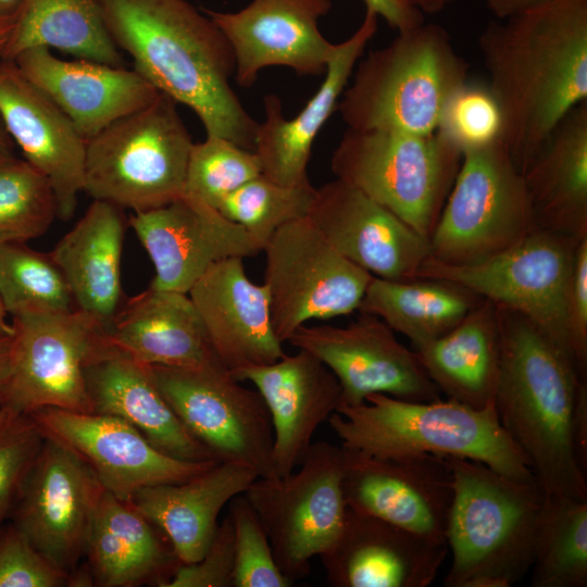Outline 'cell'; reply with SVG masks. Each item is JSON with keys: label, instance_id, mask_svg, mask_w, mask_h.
Instances as JSON below:
<instances>
[{"label": "cell", "instance_id": "836d02e7", "mask_svg": "<svg viewBox=\"0 0 587 587\" xmlns=\"http://www.w3.org/2000/svg\"><path fill=\"white\" fill-rule=\"evenodd\" d=\"M449 399L482 410L495 404L501 360L498 308L483 300L445 335L414 350Z\"/></svg>", "mask_w": 587, "mask_h": 587}, {"label": "cell", "instance_id": "db71d44e", "mask_svg": "<svg viewBox=\"0 0 587 587\" xmlns=\"http://www.w3.org/2000/svg\"><path fill=\"white\" fill-rule=\"evenodd\" d=\"M25 0H0V17L15 18Z\"/></svg>", "mask_w": 587, "mask_h": 587}, {"label": "cell", "instance_id": "7bdbcfd3", "mask_svg": "<svg viewBox=\"0 0 587 587\" xmlns=\"http://www.w3.org/2000/svg\"><path fill=\"white\" fill-rule=\"evenodd\" d=\"M502 118L488 84L466 80L448 101L438 132L461 152L500 139Z\"/></svg>", "mask_w": 587, "mask_h": 587}, {"label": "cell", "instance_id": "30bf717a", "mask_svg": "<svg viewBox=\"0 0 587 587\" xmlns=\"http://www.w3.org/2000/svg\"><path fill=\"white\" fill-rule=\"evenodd\" d=\"M345 460L341 445L315 441L290 474L258 477L243 492L291 583L309 574L311 559L327 552L342 529Z\"/></svg>", "mask_w": 587, "mask_h": 587}, {"label": "cell", "instance_id": "8992f818", "mask_svg": "<svg viewBox=\"0 0 587 587\" xmlns=\"http://www.w3.org/2000/svg\"><path fill=\"white\" fill-rule=\"evenodd\" d=\"M467 73L446 28L423 22L359 62L337 109L348 128L430 134Z\"/></svg>", "mask_w": 587, "mask_h": 587}, {"label": "cell", "instance_id": "9a60e30c", "mask_svg": "<svg viewBox=\"0 0 587 587\" xmlns=\"http://www.w3.org/2000/svg\"><path fill=\"white\" fill-rule=\"evenodd\" d=\"M345 327L301 326L288 339L322 361L341 387L339 407L365 402L369 395L384 394L409 401H433L440 390L408 349L380 319L360 313Z\"/></svg>", "mask_w": 587, "mask_h": 587}, {"label": "cell", "instance_id": "7402d4cb", "mask_svg": "<svg viewBox=\"0 0 587 587\" xmlns=\"http://www.w3.org/2000/svg\"><path fill=\"white\" fill-rule=\"evenodd\" d=\"M0 120L23 158L49 182L58 216L70 220L84 191L86 140L18 68L0 59Z\"/></svg>", "mask_w": 587, "mask_h": 587}, {"label": "cell", "instance_id": "4316f807", "mask_svg": "<svg viewBox=\"0 0 587 587\" xmlns=\"http://www.w3.org/2000/svg\"><path fill=\"white\" fill-rule=\"evenodd\" d=\"M377 27L378 16L366 10L358 29L345 41L337 43L321 87L292 118L283 116L277 96L268 95L264 98L265 118L258 124L254 147L264 176L288 186L309 182L307 167L313 142L337 109L357 62Z\"/></svg>", "mask_w": 587, "mask_h": 587}, {"label": "cell", "instance_id": "cb8c5ba5", "mask_svg": "<svg viewBox=\"0 0 587 587\" xmlns=\"http://www.w3.org/2000/svg\"><path fill=\"white\" fill-rule=\"evenodd\" d=\"M13 61L65 113L86 141L160 95L134 68L88 59L64 60L43 47L27 49Z\"/></svg>", "mask_w": 587, "mask_h": 587}, {"label": "cell", "instance_id": "f6af8a7d", "mask_svg": "<svg viewBox=\"0 0 587 587\" xmlns=\"http://www.w3.org/2000/svg\"><path fill=\"white\" fill-rule=\"evenodd\" d=\"M68 582L14 524L0 529V587H59Z\"/></svg>", "mask_w": 587, "mask_h": 587}, {"label": "cell", "instance_id": "9c48e42d", "mask_svg": "<svg viewBox=\"0 0 587 587\" xmlns=\"http://www.w3.org/2000/svg\"><path fill=\"white\" fill-rule=\"evenodd\" d=\"M522 172L501 140L462 152V162L429 237L430 257L475 264L537 229Z\"/></svg>", "mask_w": 587, "mask_h": 587}, {"label": "cell", "instance_id": "d6a6232c", "mask_svg": "<svg viewBox=\"0 0 587 587\" xmlns=\"http://www.w3.org/2000/svg\"><path fill=\"white\" fill-rule=\"evenodd\" d=\"M523 175L538 228L587 236V102L564 116Z\"/></svg>", "mask_w": 587, "mask_h": 587}, {"label": "cell", "instance_id": "7dc6e473", "mask_svg": "<svg viewBox=\"0 0 587 587\" xmlns=\"http://www.w3.org/2000/svg\"><path fill=\"white\" fill-rule=\"evenodd\" d=\"M567 325L573 361L586 378L587 367V236L575 248L567 295Z\"/></svg>", "mask_w": 587, "mask_h": 587}, {"label": "cell", "instance_id": "bcb514c9", "mask_svg": "<svg viewBox=\"0 0 587 587\" xmlns=\"http://www.w3.org/2000/svg\"><path fill=\"white\" fill-rule=\"evenodd\" d=\"M234 566V528L227 514L202 558L179 564L164 587H233Z\"/></svg>", "mask_w": 587, "mask_h": 587}, {"label": "cell", "instance_id": "277c9868", "mask_svg": "<svg viewBox=\"0 0 587 587\" xmlns=\"http://www.w3.org/2000/svg\"><path fill=\"white\" fill-rule=\"evenodd\" d=\"M327 423L350 450L391 459L416 454L470 459L511 478L535 480L495 404L477 410L449 398L409 401L372 394L359 405L339 407Z\"/></svg>", "mask_w": 587, "mask_h": 587}, {"label": "cell", "instance_id": "2e32d148", "mask_svg": "<svg viewBox=\"0 0 587 587\" xmlns=\"http://www.w3.org/2000/svg\"><path fill=\"white\" fill-rule=\"evenodd\" d=\"M345 457L342 492L349 510L447 544L453 500L448 457L391 459L347 448Z\"/></svg>", "mask_w": 587, "mask_h": 587}, {"label": "cell", "instance_id": "ba28073f", "mask_svg": "<svg viewBox=\"0 0 587 587\" xmlns=\"http://www.w3.org/2000/svg\"><path fill=\"white\" fill-rule=\"evenodd\" d=\"M461 162V150L438 130L348 128L330 167L429 240Z\"/></svg>", "mask_w": 587, "mask_h": 587}, {"label": "cell", "instance_id": "f907efd6", "mask_svg": "<svg viewBox=\"0 0 587 587\" xmlns=\"http://www.w3.org/2000/svg\"><path fill=\"white\" fill-rule=\"evenodd\" d=\"M12 349V334L0 333V396L7 380Z\"/></svg>", "mask_w": 587, "mask_h": 587}, {"label": "cell", "instance_id": "52a82bcc", "mask_svg": "<svg viewBox=\"0 0 587 587\" xmlns=\"http://www.w3.org/2000/svg\"><path fill=\"white\" fill-rule=\"evenodd\" d=\"M176 105L160 92L88 139L84 191L134 213L182 197L193 142Z\"/></svg>", "mask_w": 587, "mask_h": 587}, {"label": "cell", "instance_id": "ee69618b", "mask_svg": "<svg viewBox=\"0 0 587 587\" xmlns=\"http://www.w3.org/2000/svg\"><path fill=\"white\" fill-rule=\"evenodd\" d=\"M45 437L30 415L0 407V529L20 498Z\"/></svg>", "mask_w": 587, "mask_h": 587}, {"label": "cell", "instance_id": "681fc988", "mask_svg": "<svg viewBox=\"0 0 587 587\" xmlns=\"http://www.w3.org/2000/svg\"><path fill=\"white\" fill-rule=\"evenodd\" d=\"M547 1L549 0H483L486 8L498 20L509 17Z\"/></svg>", "mask_w": 587, "mask_h": 587}, {"label": "cell", "instance_id": "f1b7e54d", "mask_svg": "<svg viewBox=\"0 0 587 587\" xmlns=\"http://www.w3.org/2000/svg\"><path fill=\"white\" fill-rule=\"evenodd\" d=\"M258 477L245 464L216 462L188 480L143 488L127 502L163 533L180 564H188L205 553L223 508Z\"/></svg>", "mask_w": 587, "mask_h": 587}, {"label": "cell", "instance_id": "9f6ffc18", "mask_svg": "<svg viewBox=\"0 0 587 587\" xmlns=\"http://www.w3.org/2000/svg\"><path fill=\"white\" fill-rule=\"evenodd\" d=\"M8 312L0 297V333L13 334L12 323L8 321Z\"/></svg>", "mask_w": 587, "mask_h": 587}, {"label": "cell", "instance_id": "7c38bea8", "mask_svg": "<svg viewBox=\"0 0 587 587\" xmlns=\"http://www.w3.org/2000/svg\"><path fill=\"white\" fill-rule=\"evenodd\" d=\"M150 370L180 422L217 462L245 464L259 477L277 476L271 415L257 389L241 386L217 361L196 367L152 365Z\"/></svg>", "mask_w": 587, "mask_h": 587}, {"label": "cell", "instance_id": "c3c4849f", "mask_svg": "<svg viewBox=\"0 0 587 587\" xmlns=\"http://www.w3.org/2000/svg\"><path fill=\"white\" fill-rule=\"evenodd\" d=\"M366 10L380 16L399 32L408 30L425 22V15L404 0H363Z\"/></svg>", "mask_w": 587, "mask_h": 587}, {"label": "cell", "instance_id": "484cf974", "mask_svg": "<svg viewBox=\"0 0 587 587\" xmlns=\"http://www.w3.org/2000/svg\"><path fill=\"white\" fill-rule=\"evenodd\" d=\"M448 545L347 508L342 529L320 558L335 587H427Z\"/></svg>", "mask_w": 587, "mask_h": 587}, {"label": "cell", "instance_id": "d590c367", "mask_svg": "<svg viewBox=\"0 0 587 587\" xmlns=\"http://www.w3.org/2000/svg\"><path fill=\"white\" fill-rule=\"evenodd\" d=\"M35 47L110 65L123 63L98 0H25L14 18L2 59L13 61Z\"/></svg>", "mask_w": 587, "mask_h": 587}, {"label": "cell", "instance_id": "4fadbf2b", "mask_svg": "<svg viewBox=\"0 0 587 587\" xmlns=\"http://www.w3.org/2000/svg\"><path fill=\"white\" fill-rule=\"evenodd\" d=\"M263 251L272 324L282 342L308 321L358 310L373 277L338 253L308 217L279 227Z\"/></svg>", "mask_w": 587, "mask_h": 587}, {"label": "cell", "instance_id": "d6986e66", "mask_svg": "<svg viewBox=\"0 0 587 587\" xmlns=\"http://www.w3.org/2000/svg\"><path fill=\"white\" fill-rule=\"evenodd\" d=\"M128 224L154 266L153 289L188 294L214 263L263 251L242 226L185 193L162 207L134 213Z\"/></svg>", "mask_w": 587, "mask_h": 587}, {"label": "cell", "instance_id": "e575fe53", "mask_svg": "<svg viewBox=\"0 0 587 587\" xmlns=\"http://www.w3.org/2000/svg\"><path fill=\"white\" fill-rule=\"evenodd\" d=\"M484 299L451 282H398L373 276L358 307L408 337L414 349L445 335Z\"/></svg>", "mask_w": 587, "mask_h": 587}, {"label": "cell", "instance_id": "4dcf8cb0", "mask_svg": "<svg viewBox=\"0 0 587 587\" xmlns=\"http://www.w3.org/2000/svg\"><path fill=\"white\" fill-rule=\"evenodd\" d=\"M125 224L121 208L93 200L50 252L67 282L76 309L90 315L104 332L120 310Z\"/></svg>", "mask_w": 587, "mask_h": 587}, {"label": "cell", "instance_id": "74e56055", "mask_svg": "<svg viewBox=\"0 0 587 587\" xmlns=\"http://www.w3.org/2000/svg\"><path fill=\"white\" fill-rule=\"evenodd\" d=\"M0 297L11 317L76 309L51 254L38 252L24 241H0Z\"/></svg>", "mask_w": 587, "mask_h": 587}, {"label": "cell", "instance_id": "8fae6325", "mask_svg": "<svg viewBox=\"0 0 587 587\" xmlns=\"http://www.w3.org/2000/svg\"><path fill=\"white\" fill-rule=\"evenodd\" d=\"M578 240L537 228L512 248L475 264L453 265L428 257L417 278L454 283L499 309L521 314L573 361L567 295Z\"/></svg>", "mask_w": 587, "mask_h": 587}, {"label": "cell", "instance_id": "ffe728a7", "mask_svg": "<svg viewBox=\"0 0 587 587\" xmlns=\"http://www.w3.org/2000/svg\"><path fill=\"white\" fill-rule=\"evenodd\" d=\"M332 5V0H251L236 12H203L232 47L237 84L250 87L268 66L325 74L337 45L322 35L319 21Z\"/></svg>", "mask_w": 587, "mask_h": 587}, {"label": "cell", "instance_id": "11a10c76", "mask_svg": "<svg viewBox=\"0 0 587 587\" xmlns=\"http://www.w3.org/2000/svg\"><path fill=\"white\" fill-rule=\"evenodd\" d=\"M15 145L9 136L5 127L3 126L0 120V150L13 152L15 150Z\"/></svg>", "mask_w": 587, "mask_h": 587}, {"label": "cell", "instance_id": "7a4b0ae2", "mask_svg": "<svg viewBox=\"0 0 587 587\" xmlns=\"http://www.w3.org/2000/svg\"><path fill=\"white\" fill-rule=\"evenodd\" d=\"M498 310L500 423L546 495L587 499L586 378L529 320Z\"/></svg>", "mask_w": 587, "mask_h": 587}, {"label": "cell", "instance_id": "f5cc1de1", "mask_svg": "<svg viewBox=\"0 0 587 587\" xmlns=\"http://www.w3.org/2000/svg\"><path fill=\"white\" fill-rule=\"evenodd\" d=\"M13 25L14 18L0 17V59H2L3 52L10 39Z\"/></svg>", "mask_w": 587, "mask_h": 587}, {"label": "cell", "instance_id": "1f68e13d", "mask_svg": "<svg viewBox=\"0 0 587 587\" xmlns=\"http://www.w3.org/2000/svg\"><path fill=\"white\" fill-rule=\"evenodd\" d=\"M129 502L100 490L89 524L86 551L97 585L164 587L180 564L171 545Z\"/></svg>", "mask_w": 587, "mask_h": 587}, {"label": "cell", "instance_id": "3957f363", "mask_svg": "<svg viewBox=\"0 0 587 587\" xmlns=\"http://www.w3.org/2000/svg\"><path fill=\"white\" fill-rule=\"evenodd\" d=\"M107 29L134 70L160 92L191 109L207 136L254 151L258 124L230 86L235 58L227 39L187 0H98Z\"/></svg>", "mask_w": 587, "mask_h": 587}, {"label": "cell", "instance_id": "ac0fdd59", "mask_svg": "<svg viewBox=\"0 0 587 587\" xmlns=\"http://www.w3.org/2000/svg\"><path fill=\"white\" fill-rule=\"evenodd\" d=\"M29 415L45 434L75 451L104 489L124 501L147 487L188 480L217 462L165 454L136 427L110 414L43 408Z\"/></svg>", "mask_w": 587, "mask_h": 587}, {"label": "cell", "instance_id": "d4e9b609", "mask_svg": "<svg viewBox=\"0 0 587 587\" xmlns=\"http://www.w3.org/2000/svg\"><path fill=\"white\" fill-rule=\"evenodd\" d=\"M252 383L262 396L273 426V465L286 476L302 462L315 430L340 405L341 387L333 372L312 353L299 349L277 361L232 372Z\"/></svg>", "mask_w": 587, "mask_h": 587}, {"label": "cell", "instance_id": "e0dca14e", "mask_svg": "<svg viewBox=\"0 0 587 587\" xmlns=\"http://www.w3.org/2000/svg\"><path fill=\"white\" fill-rule=\"evenodd\" d=\"M45 435L14 507V525L70 577L86 551L89 524L102 486L75 451Z\"/></svg>", "mask_w": 587, "mask_h": 587}, {"label": "cell", "instance_id": "f546056e", "mask_svg": "<svg viewBox=\"0 0 587 587\" xmlns=\"http://www.w3.org/2000/svg\"><path fill=\"white\" fill-rule=\"evenodd\" d=\"M105 341L145 365L196 367L220 362L188 294L149 287L118 310Z\"/></svg>", "mask_w": 587, "mask_h": 587}, {"label": "cell", "instance_id": "ab89813d", "mask_svg": "<svg viewBox=\"0 0 587 587\" xmlns=\"http://www.w3.org/2000/svg\"><path fill=\"white\" fill-rule=\"evenodd\" d=\"M315 192L310 182L288 186L260 174L227 196L217 210L242 226L263 249L279 227L307 217Z\"/></svg>", "mask_w": 587, "mask_h": 587}, {"label": "cell", "instance_id": "f35d334b", "mask_svg": "<svg viewBox=\"0 0 587 587\" xmlns=\"http://www.w3.org/2000/svg\"><path fill=\"white\" fill-rule=\"evenodd\" d=\"M58 216L48 179L24 158L0 150V241L43 235Z\"/></svg>", "mask_w": 587, "mask_h": 587}, {"label": "cell", "instance_id": "60d3db41", "mask_svg": "<svg viewBox=\"0 0 587 587\" xmlns=\"http://www.w3.org/2000/svg\"><path fill=\"white\" fill-rule=\"evenodd\" d=\"M260 174L254 151L218 136H207L192 145L184 193L217 209L227 196Z\"/></svg>", "mask_w": 587, "mask_h": 587}, {"label": "cell", "instance_id": "6da1fadb", "mask_svg": "<svg viewBox=\"0 0 587 587\" xmlns=\"http://www.w3.org/2000/svg\"><path fill=\"white\" fill-rule=\"evenodd\" d=\"M478 47L500 140L523 174L564 116L587 102V0H549L490 22Z\"/></svg>", "mask_w": 587, "mask_h": 587}, {"label": "cell", "instance_id": "83f0119b", "mask_svg": "<svg viewBox=\"0 0 587 587\" xmlns=\"http://www.w3.org/2000/svg\"><path fill=\"white\" fill-rule=\"evenodd\" d=\"M85 383L93 413L125 420L155 448L176 459L216 461L166 402L150 366L110 346L104 334L86 363Z\"/></svg>", "mask_w": 587, "mask_h": 587}, {"label": "cell", "instance_id": "8d00e7d4", "mask_svg": "<svg viewBox=\"0 0 587 587\" xmlns=\"http://www.w3.org/2000/svg\"><path fill=\"white\" fill-rule=\"evenodd\" d=\"M532 569L533 587L587 586V499L545 494Z\"/></svg>", "mask_w": 587, "mask_h": 587}, {"label": "cell", "instance_id": "44dd1931", "mask_svg": "<svg viewBox=\"0 0 587 587\" xmlns=\"http://www.w3.org/2000/svg\"><path fill=\"white\" fill-rule=\"evenodd\" d=\"M307 217L338 253L375 277L415 279L430 257L428 239L338 178L316 189Z\"/></svg>", "mask_w": 587, "mask_h": 587}, {"label": "cell", "instance_id": "816d5d0a", "mask_svg": "<svg viewBox=\"0 0 587 587\" xmlns=\"http://www.w3.org/2000/svg\"><path fill=\"white\" fill-rule=\"evenodd\" d=\"M420 12L425 14H435L442 11L449 4L457 0H404Z\"/></svg>", "mask_w": 587, "mask_h": 587}, {"label": "cell", "instance_id": "5bb4252c", "mask_svg": "<svg viewBox=\"0 0 587 587\" xmlns=\"http://www.w3.org/2000/svg\"><path fill=\"white\" fill-rule=\"evenodd\" d=\"M11 323L10 371L0 407L27 415L43 408L92 412L85 366L103 328L77 309L17 315Z\"/></svg>", "mask_w": 587, "mask_h": 587}, {"label": "cell", "instance_id": "b9f144b4", "mask_svg": "<svg viewBox=\"0 0 587 587\" xmlns=\"http://www.w3.org/2000/svg\"><path fill=\"white\" fill-rule=\"evenodd\" d=\"M234 528L233 587H288L292 583L279 570L267 535L243 494L228 502Z\"/></svg>", "mask_w": 587, "mask_h": 587}, {"label": "cell", "instance_id": "603a6c76", "mask_svg": "<svg viewBox=\"0 0 587 587\" xmlns=\"http://www.w3.org/2000/svg\"><path fill=\"white\" fill-rule=\"evenodd\" d=\"M242 259L214 263L188 292L216 359L230 372L286 354L273 328L268 288L248 278Z\"/></svg>", "mask_w": 587, "mask_h": 587}, {"label": "cell", "instance_id": "5b68a950", "mask_svg": "<svg viewBox=\"0 0 587 587\" xmlns=\"http://www.w3.org/2000/svg\"><path fill=\"white\" fill-rule=\"evenodd\" d=\"M453 477L447 544L448 587H510L532 567L545 492L536 480L511 478L488 465L449 458Z\"/></svg>", "mask_w": 587, "mask_h": 587}]
</instances>
